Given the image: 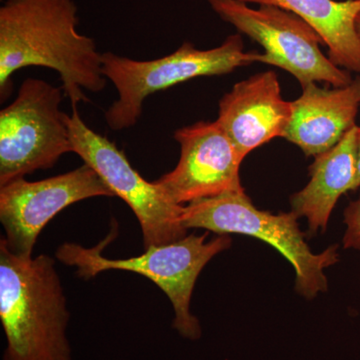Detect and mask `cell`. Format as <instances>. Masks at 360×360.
I'll list each match as a JSON object with an SVG mask.
<instances>
[{
    "instance_id": "obj_6",
    "label": "cell",
    "mask_w": 360,
    "mask_h": 360,
    "mask_svg": "<svg viewBox=\"0 0 360 360\" xmlns=\"http://www.w3.org/2000/svg\"><path fill=\"white\" fill-rule=\"evenodd\" d=\"M65 94L39 78H26L13 103L0 111V186L26 174L53 167L73 153Z\"/></svg>"
},
{
    "instance_id": "obj_14",
    "label": "cell",
    "mask_w": 360,
    "mask_h": 360,
    "mask_svg": "<svg viewBox=\"0 0 360 360\" xmlns=\"http://www.w3.org/2000/svg\"><path fill=\"white\" fill-rule=\"evenodd\" d=\"M245 4L281 7L296 14L321 35L328 58L338 68L360 73V0H239Z\"/></svg>"
},
{
    "instance_id": "obj_1",
    "label": "cell",
    "mask_w": 360,
    "mask_h": 360,
    "mask_svg": "<svg viewBox=\"0 0 360 360\" xmlns=\"http://www.w3.org/2000/svg\"><path fill=\"white\" fill-rule=\"evenodd\" d=\"M75 0H8L0 7V97L13 91L11 77L27 66L56 71L71 105L89 103L84 89L106 85L101 54L91 37L78 32Z\"/></svg>"
},
{
    "instance_id": "obj_12",
    "label": "cell",
    "mask_w": 360,
    "mask_h": 360,
    "mask_svg": "<svg viewBox=\"0 0 360 360\" xmlns=\"http://www.w3.org/2000/svg\"><path fill=\"white\" fill-rule=\"evenodd\" d=\"M302 87L292 103V117L283 139L307 156L333 148L354 127L360 108V77L342 87H319L311 82Z\"/></svg>"
},
{
    "instance_id": "obj_2",
    "label": "cell",
    "mask_w": 360,
    "mask_h": 360,
    "mask_svg": "<svg viewBox=\"0 0 360 360\" xmlns=\"http://www.w3.org/2000/svg\"><path fill=\"white\" fill-rule=\"evenodd\" d=\"M2 360H72L70 312L53 258L20 257L0 241Z\"/></svg>"
},
{
    "instance_id": "obj_17",
    "label": "cell",
    "mask_w": 360,
    "mask_h": 360,
    "mask_svg": "<svg viewBox=\"0 0 360 360\" xmlns=\"http://www.w3.org/2000/svg\"><path fill=\"white\" fill-rule=\"evenodd\" d=\"M355 25H356L357 32H359V34L360 35V13H359V15H357Z\"/></svg>"
},
{
    "instance_id": "obj_10",
    "label": "cell",
    "mask_w": 360,
    "mask_h": 360,
    "mask_svg": "<svg viewBox=\"0 0 360 360\" xmlns=\"http://www.w3.org/2000/svg\"><path fill=\"white\" fill-rule=\"evenodd\" d=\"M180 158L172 172L156 180L177 205L245 191L239 167L243 158L219 123L200 122L174 132Z\"/></svg>"
},
{
    "instance_id": "obj_15",
    "label": "cell",
    "mask_w": 360,
    "mask_h": 360,
    "mask_svg": "<svg viewBox=\"0 0 360 360\" xmlns=\"http://www.w3.org/2000/svg\"><path fill=\"white\" fill-rule=\"evenodd\" d=\"M345 224L347 229L343 236V246L345 250L360 251V195L345 210Z\"/></svg>"
},
{
    "instance_id": "obj_16",
    "label": "cell",
    "mask_w": 360,
    "mask_h": 360,
    "mask_svg": "<svg viewBox=\"0 0 360 360\" xmlns=\"http://www.w3.org/2000/svg\"><path fill=\"white\" fill-rule=\"evenodd\" d=\"M360 187V127L356 129V176H355L354 187L355 189Z\"/></svg>"
},
{
    "instance_id": "obj_9",
    "label": "cell",
    "mask_w": 360,
    "mask_h": 360,
    "mask_svg": "<svg viewBox=\"0 0 360 360\" xmlns=\"http://www.w3.org/2000/svg\"><path fill=\"white\" fill-rule=\"evenodd\" d=\"M115 196L99 175L84 165L66 174L39 181L20 177L0 186L2 238L14 255L32 257L45 225L65 208L79 201Z\"/></svg>"
},
{
    "instance_id": "obj_18",
    "label": "cell",
    "mask_w": 360,
    "mask_h": 360,
    "mask_svg": "<svg viewBox=\"0 0 360 360\" xmlns=\"http://www.w3.org/2000/svg\"><path fill=\"white\" fill-rule=\"evenodd\" d=\"M6 1H8V0H6Z\"/></svg>"
},
{
    "instance_id": "obj_3",
    "label": "cell",
    "mask_w": 360,
    "mask_h": 360,
    "mask_svg": "<svg viewBox=\"0 0 360 360\" xmlns=\"http://www.w3.org/2000/svg\"><path fill=\"white\" fill-rule=\"evenodd\" d=\"M258 52H245L243 37L233 34L214 49L201 51L184 42L174 53L155 60H135L108 51L101 53L103 72L118 92V99L105 111L112 130L130 129L141 118L144 101L155 92L200 77L231 73L258 63Z\"/></svg>"
},
{
    "instance_id": "obj_13",
    "label": "cell",
    "mask_w": 360,
    "mask_h": 360,
    "mask_svg": "<svg viewBox=\"0 0 360 360\" xmlns=\"http://www.w3.org/2000/svg\"><path fill=\"white\" fill-rule=\"evenodd\" d=\"M356 129L354 125L333 148L315 156L310 180L290 198L291 212L305 217L310 233L326 231L329 217L342 194L354 191L356 176Z\"/></svg>"
},
{
    "instance_id": "obj_11",
    "label": "cell",
    "mask_w": 360,
    "mask_h": 360,
    "mask_svg": "<svg viewBox=\"0 0 360 360\" xmlns=\"http://www.w3.org/2000/svg\"><path fill=\"white\" fill-rule=\"evenodd\" d=\"M292 117V103L281 96L274 71L234 84L219 101L217 122L245 160L255 148L283 137Z\"/></svg>"
},
{
    "instance_id": "obj_5",
    "label": "cell",
    "mask_w": 360,
    "mask_h": 360,
    "mask_svg": "<svg viewBox=\"0 0 360 360\" xmlns=\"http://www.w3.org/2000/svg\"><path fill=\"white\" fill-rule=\"evenodd\" d=\"M292 212L274 214L259 210L245 191L193 201L184 206L181 222L186 229H205L219 234L253 236L278 250L295 271V290L307 300L328 290L324 270L338 262L336 246L312 252Z\"/></svg>"
},
{
    "instance_id": "obj_8",
    "label": "cell",
    "mask_w": 360,
    "mask_h": 360,
    "mask_svg": "<svg viewBox=\"0 0 360 360\" xmlns=\"http://www.w3.org/2000/svg\"><path fill=\"white\" fill-rule=\"evenodd\" d=\"M73 153L99 175L115 196L129 205L141 224L144 248L167 245L186 236L184 205L175 203L158 182L146 181L113 142L87 127L77 106L66 115Z\"/></svg>"
},
{
    "instance_id": "obj_4",
    "label": "cell",
    "mask_w": 360,
    "mask_h": 360,
    "mask_svg": "<svg viewBox=\"0 0 360 360\" xmlns=\"http://www.w3.org/2000/svg\"><path fill=\"white\" fill-rule=\"evenodd\" d=\"M207 236L191 234L167 245L150 246L143 255L127 259L103 257L101 250L106 240L91 248L65 243L56 251V257L66 265L77 266L78 276L86 279L110 269L127 270L148 277L172 302L174 328L182 338L196 340L200 338L201 328L200 321L191 312L194 285L208 262L231 245L227 234L206 241Z\"/></svg>"
},
{
    "instance_id": "obj_7",
    "label": "cell",
    "mask_w": 360,
    "mask_h": 360,
    "mask_svg": "<svg viewBox=\"0 0 360 360\" xmlns=\"http://www.w3.org/2000/svg\"><path fill=\"white\" fill-rule=\"evenodd\" d=\"M208 4L222 20L264 47L258 63L288 71L302 86L324 82L342 87L354 80L349 71L324 56L321 35L296 14L266 4L251 8L239 0H208Z\"/></svg>"
}]
</instances>
